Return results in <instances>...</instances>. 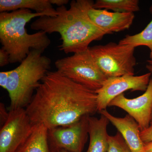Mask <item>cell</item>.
Returning <instances> with one entry per match:
<instances>
[{"mask_svg":"<svg viewBox=\"0 0 152 152\" xmlns=\"http://www.w3.org/2000/svg\"><path fill=\"white\" fill-rule=\"evenodd\" d=\"M25 109L33 124L50 129L69 126L98 112L97 96L58 71H49Z\"/></svg>","mask_w":152,"mask_h":152,"instance_id":"1","label":"cell"},{"mask_svg":"<svg viewBox=\"0 0 152 152\" xmlns=\"http://www.w3.org/2000/svg\"><path fill=\"white\" fill-rule=\"evenodd\" d=\"M91 1H72L69 9L65 6L57 8L56 15L38 18L32 23L31 29L47 34H59L62 43L59 50L67 54L86 50L92 42L107 34L88 16L87 10Z\"/></svg>","mask_w":152,"mask_h":152,"instance_id":"2","label":"cell"},{"mask_svg":"<svg viewBox=\"0 0 152 152\" xmlns=\"http://www.w3.org/2000/svg\"><path fill=\"white\" fill-rule=\"evenodd\" d=\"M56 15L25 9L0 12V42L2 48L9 54L10 63H20L32 50L44 52L48 48L51 41L47 33L39 31L29 34L26 25L34 18Z\"/></svg>","mask_w":152,"mask_h":152,"instance_id":"3","label":"cell"},{"mask_svg":"<svg viewBox=\"0 0 152 152\" xmlns=\"http://www.w3.org/2000/svg\"><path fill=\"white\" fill-rule=\"evenodd\" d=\"M43 51L32 50L17 68L11 70L6 90L10 100V110L26 107L34 93L50 69L51 61Z\"/></svg>","mask_w":152,"mask_h":152,"instance_id":"4","label":"cell"},{"mask_svg":"<svg viewBox=\"0 0 152 152\" xmlns=\"http://www.w3.org/2000/svg\"><path fill=\"white\" fill-rule=\"evenodd\" d=\"M55 65L63 75L96 92L108 78L101 71L89 48L59 59Z\"/></svg>","mask_w":152,"mask_h":152,"instance_id":"5","label":"cell"},{"mask_svg":"<svg viewBox=\"0 0 152 152\" xmlns=\"http://www.w3.org/2000/svg\"><path fill=\"white\" fill-rule=\"evenodd\" d=\"M89 49L101 71L108 78L134 75V47L111 42Z\"/></svg>","mask_w":152,"mask_h":152,"instance_id":"6","label":"cell"},{"mask_svg":"<svg viewBox=\"0 0 152 152\" xmlns=\"http://www.w3.org/2000/svg\"><path fill=\"white\" fill-rule=\"evenodd\" d=\"M89 116L83 117L69 126L48 129V139L52 151L82 152L89 136Z\"/></svg>","mask_w":152,"mask_h":152,"instance_id":"7","label":"cell"},{"mask_svg":"<svg viewBox=\"0 0 152 152\" xmlns=\"http://www.w3.org/2000/svg\"><path fill=\"white\" fill-rule=\"evenodd\" d=\"M0 130V152H15L32 132L34 125L25 108L9 110Z\"/></svg>","mask_w":152,"mask_h":152,"instance_id":"8","label":"cell"},{"mask_svg":"<svg viewBox=\"0 0 152 152\" xmlns=\"http://www.w3.org/2000/svg\"><path fill=\"white\" fill-rule=\"evenodd\" d=\"M151 75L152 74L149 72L140 76L125 75L108 78L102 88L96 92L98 111L106 110L113 99L126 91H145Z\"/></svg>","mask_w":152,"mask_h":152,"instance_id":"9","label":"cell"},{"mask_svg":"<svg viewBox=\"0 0 152 152\" xmlns=\"http://www.w3.org/2000/svg\"><path fill=\"white\" fill-rule=\"evenodd\" d=\"M109 107H116L124 110L138 124L141 132L151 125L152 113V77L145 92L137 97L128 99L124 94L110 102Z\"/></svg>","mask_w":152,"mask_h":152,"instance_id":"10","label":"cell"},{"mask_svg":"<svg viewBox=\"0 0 152 152\" xmlns=\"http://www.w3.org/2000/svg\"><path fill=\"white\" fill-rule=\"evenodd\" d=\"M94 2L91 1L87 10L88 16L96 26L107 34L128 29L135 18L134 13L111 12L93 7Z\"/></svg>","mask_w":152,"mask_h":152,"instance_id":"11","label":"cell"},{"mask_svg":"<svg viewBox=\"0 0 152 152\" xmlns=\"http://www.w3.org/2000/svg\"><path fill=\"white\" fill-rule=\"evenodd\" d=\"M99 113L107 117L121 134L132 152H145L144 143L141 138L140 129L132 117L128 114L123 118L115 117L107 110Z\"/></svg>","mask_w":152,"mask_h":152,"instance_id":"12","label":"cell"},{"mask_svg":"<svg viewBox=\"0 0 152 152\" xmlns=\"http://www.w3.org/2000/svg\"><path fill=\"white\" fill-rule=\"evenodd\" d=\"M109 122L108 119L103 115L99 118L89 116L90 142L86 152H107L109 136L107 128Z\"/></svg>","mask_w":152,"mask_h":152,"instance_id":"13","label":"cell"},{"mask_svg":"<svg viewBox=\"0 0 152 152\" xmlns=\"http://www.w3.org/2000/svg\"><path fill=\"white\" fill-rule=\"evenodd\" d=\"M48 132L43 125H34L32 132L15 152H53L49 145Z\"/></svg>","mask_w":152,"mask_h":152,"instance_id":"14","label":"cell"},{"mask_svg":"<svg viewBox=\"0 0 152 152\" xmlns=\"http://www.w3.org/2000/svg\"><path fill=\"white\" fill-rule=\"evenodd\" d=\"M50 0H1L0 12L17 10H28L36 13H50L57 15L56 10L53 8Z\"/></svg>","mask_w":152,"mask_h":152,"instance_id":"15","label":"cell"},{"mask_svg":"<svg viewBox=\"0 0 152 152\" xmlns=\"http://www.w3.org/2000/svg\"><path fill=\"white\" fill-rule=\"evenodd\" d=\"M93 7L96 9L110 10L115 12L134 13L140 10L138 0H97Z\"/></svg>","mask_w":152,"mask_h":152,"instance_id":"16","label":"cell"},{"mask_svg":"<svg viewBox=\"0 0 152 152\" xmlns=\"http://www.w3.org/2000/svg\"><path fill=\"white\" fill-rule=\"evenodd\" d=\"M121 45H129L136 48L146 46L150 50V58L152 61V20L146 28L138 34L127 35L119 42Z\"/></svg>","mask_w":152,"mask_h":152,"instance_id":"17","label":"cell"},{"mask_svg":"<svg viewBox=\"0 0 152 152\" xmlns=\"http://www.w3.org/2000/svg\"><path fill=\"white\" fill-rule=\"evenodd\" d=\"M107 152H132L121 134L117 132L114 136L109 135Z\"/></svg>","mask_w":152,"mask_h":152,"instance_id":"18","label":"cell"},{"mask_svg":"<svg viewBox=\"0 0 152 152\" xmlns=\"http://www.w3.org/2000/svg\"><path fill=\"white\" fill-rule=\"evenodd\" d=\"M142 141L145 143L148 142L152 141V124L146 129L142 131L140 133Z\"/></svg>","mask_w":152,"mask_h":152,"instance_id":"19","label":"cell"},{"mask_svg":"<svg viewBox=\"0 0 152 152\" xmlns=\"http://www.w3.org/2000/svg\"><path fill=\"white\" fill-rule=\"evenodd\" d=\"M10 63V56L9 54L1 48L0 49V66H4Z\"/></svg>","mask_w":152,"mask_h":152,"instance_id":"20","label":"cell"},{"mask_svg":"<svg viewBox=\"0 0 152 152\" xmlns=\"http://www.w3.org/2000/svg\"><path fill=\"white\" fill-rule=\"evenodd\" d=\"M10 73L11 70L4 71L0 72V86L4 89H6L7 84Z\"/></svg>","mask_w":152,"mask_h":152,"instance_id":"21","label":"cell"},{"mask_svg":"<svg viewBox=\"0 0 152 152\" xmlns=\"http://www.w3.org/2000/svg\"><path fill=\"white\" fill-rule=\"evenodd\" d=\"M9 112H7L4 105L0 104V124L1 127L4 124L9 116Z\"/></svg>","mask_w":152,"mask_h":152,"instance_id":"22","label":"cell"},{"mask_svg":"<svg viewBox=\"0 0 152 152\" xmlns=\"http://www.w3.org/2000/svg\"><path fill=\"white\" fill-rule=\"evenodd\" d=\"M52 5H56L58 7L65 6L69 3L68 0H50Z\"/></svg>","mask_w":152,"mask_h":152,"instance_id":"23","label":"cell"},{"mask_svg":"<svg viewBox=\"0 0 152 152\" xmlns=\"http://www.w3.org/2000/svg\"><path fill=\"white\" fill-rule=\"evenodd\" d=\"M144 148L145 152H152V141L144 143Z\"/></svg>","mask_w":152,"mask_h":152,"instance_id":"24","label":"cell"},{"mask_svg":"<svg viewBox=\"0 0 152 152\" xmlns=\"http://www.w3.org/2000/svg\"><path fill=\"white\" fill-rule=\"evenodd\" d=\"M148 64L147 65L146 67L149 72L151 73L152 75V61L149 60H148Z\"/></svg>","mask_w":152,"mask_h":152,"instance_id":"25","label":"cell"},{"mask_svg":"<svg viewBox=\"0 0 152 152\" xmlns=\"http://www.w3.org/2000/svg\"><path fill=\"white\" fill-rule=\"evenodd\" d=\"M57 152H71L70 151H66V150H60V151H58Z\"/></svg>","mask_w":152,"mask_h":152,"instance_id":"26","label":"cell"},{"mask_svg":"<svg viewBox=\"0 0 152 152\" xmlns=\"http://www.w3.org/2000/svg\"><path fill=\"white\" fill-rule=\"evenodd\" d=\"M152 124V113L151 115V124Z\"/></svg>","mask_w":152,"mask_h":152,"instance_id":"27","label":"cell"},{"mask_svg":"<svg viewBox=\"0 0 152 152\" xmlns=\"http://www.w3.org/2000/svg\"><path fill=\"white\" fill-rule=\"evenodd\" d=\"M150 61H151V60H150Z\"/></svg>","mask_w":152,"mask_h":152,"instance_id":"28","label":"cell"}]
</instances>
